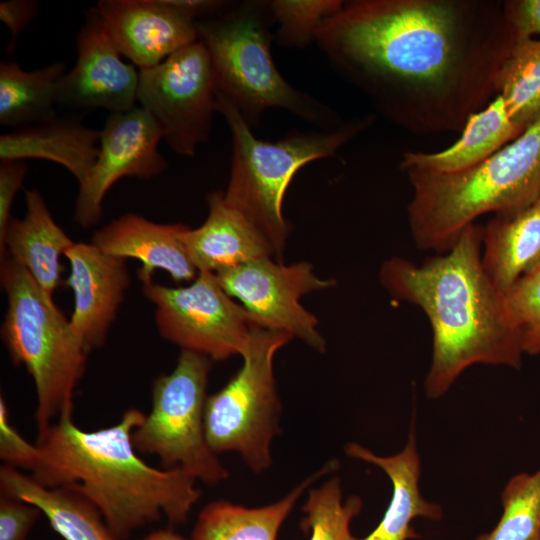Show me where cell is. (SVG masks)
I'll list each match as a JSON object with an SVG mask.
<instances>
[{"instance_id":"obj_1","label":"cell","mask_w":540,"mask_h":540,"mask_svg":"<svg viewBox=\"0 0 540 540\" xmlns=\"http://www.w3.org/2000/svg\"><path fill=\"white\" fill-rule=\"evenodd\" d=\"M333 70L413 134L462 132L514 40L498 0H351L317 31Z\"/></svg>"},{"instance_id":"obj_2","label":"cell","mask_w":540,"mask_h":540,"mask_svg":"<svg viewBox=\"0 0 540 540\" xmlns=\"http://www.w3.org/2000/svg\"><path fill=\"white\" fill-rule=\"evenodd\" d=\"M483 227L467 226L446 254L417 264L402 257L383 262L381 286L394 299L418 306L432 328V357L424 388L443 396L474 364L519 369L522 345L506 307L482 260Z\"/></svg>"},{"instance_id":"obj_3","label":"cell","mask_w":540,"mask_h":540,"mask_svg":"<svg viewBox=\"0 0 540 540\" xmlns=\"http://www.w3.org/2000/svg\"><path fill=\"white\" fill-rule=\"evenodd\" d=\"M145 414L127 409L116 424L86 431L65 416L37 434L39 459L31 477L48 488L69 487L100 511L119 540L165 516L187 520L201 492L181 468L160 470L137 454L133 431Z\"/></svg>"},{"instance_id":"obj_4","label":"cell","mask_w":540,"mask_h":540,"mask_svg":"<svg viewBox=\"0 0 540 540\" xmlns=\"http://www.w3.org/2000/svg\"><path fill=\"white\" fill-rule=\"evenodd\" d=\"M413 194L407 207L416 246L448 251L462 231L490 212L510 214L540 195V118L482 163L436 174L404 171Z\"/></svg>"},{"instance_id":"obj_5","label":"cell","mask_w":540,"mask_h":540,"mask_svg":"<svg viewBox=\"0 0 540 540\" xmlns=\"http://www.w3.org/2000/svg\"><path fill=\"white\" fill-rule=\"evenodd\" d=\"M273 23L269 1L232 4L222 14L196 22L217 92L250 127L271 108L286 110L321 130L340 126L344 121L334 110L296 89L278 71L270 50Z\"/></svg>"},{"instance_id":"obj_6","label":"cell","mask_w":540,"mask_h":540,"mask_svg":"<svg viewBox=\"0 0 540 540\" xmlns=\"http://www.w3.org/2000/svg\"><path fill=\"white\" fill-rule=\"evenodd\" d=\"M216 110L230 128L233 145L224 198L257 227L271 244L276 261L283 263L291 225L282 204L293 176L313 160L335 156L375 116L354 117L329 130H293L276 141H264L253 135L238 109L218 92Z\"/></svg>"},{"instance_id":"obj_7","label":"cell","mask_w":540,"mask_h":540,"mask_svg":"<svg viewBox=\"0 0 540 540\" xmlns=\"http://www.w3.org/2000/svg\"><path fill=\"white\" fill-rule=\"evenodd\" d=\"M0 281L7 297L1 337L11 360L33 379L40 434L60 418L72 416L89 352L54 301L6 253L0 254Z\"/></svg>"},{"instance_id":"obj_8","label":"cell","mask_w":540,"mask_h":540,"mask_svg":"<svg viewBox=\"0 0 540 540\" xmlns=\"http://www.w3.org/2000/svg\"><path fill=\"white\" fill-rule=\"evenodd\" d=\"M292 339L285 332L255 329L240 370L222 389L207 396L204 431L215 454L236 451L254 472L270 466V445L279 431L280 411L273 359Z\"/></svg>"},{"instance_id":"obj_9","label":"cell","mask_w":540,"mask_h":540,"mask_svg":"<svg viewBox=\"0 0 540 540\" xmlns=\"http://www.w3.org/2000/svg\"><path fill=\"white\" fill-rule=\"evenodd\" d=\"M212 359L181 350L169 374L152 388V408L133 431L137 451L156 455L166 469L181 468L210 485L228 472L209 447L204 431L206 388Z\"/></svg>"},{"instance_id":"obj_10","label":"cell","mask_w":540,"mask_h":540,"mask_svg":"<svg viewBox=\"0 0 540 540\" xmlns=\"http://www.w3.org/2000/svg\"><path fill=\"white\" fill-rule=\"evenodd\" d=\"M142 292L155 306V323L163 339L212 360L242 356L254 330L261 328L212 272L199 271L184 287L145 281Z\"/></svg>"},{"instance_id":"obj_11","label":"cell","mask_w":540,"mask_h":540,"mask_svg":"<svg viewBox=\"0 0 540 540\" xmlns=\"http://www.w3.org/2000/svg\"><path fill=\"white\" fill-rule=\"evenodd\" d=\"M137 101L180 156L192 157L209 140L217 88L209 53L198 40L162 63L139 70Z\"/></svg>"},{"instance_id":"obj_12","label":"cell","mask_w":540,"mask_h":540,"mask_svg":"<svg viewBox=\"0 0 540 540\" xmlns=\"http://www.w3.org/2000/svg\"><path fill=\"white\" fill-rule=\"evenodd\" d=\"M215 275L227 294L239 300L261 328L288 333L320 353L326 351V341L317 329L318 319L300 299L335 282L318 277L310 263L284 265L268 257Z\"/></svg>"},{"instance_id":"obj_13","label":"cell","mask_w":540,"mask_h":540,"mask_svg":"<svg viewBox=\"0 0 540 540\" xmlns=\"http://www.w3.org/2000/svg\"><path fill=\"white\" fill-rule=\"evenodd\" d=\"M162 131L141 106L123 113L109 114L99 142L95 163L79 183L74 222L86 229L103 215V200L123 177L150 179L162 174L167 161L158 150Z\"/></svg>"},{"instance_id":"obj_14","label":"cell","mask_w":540,"mask_h":540,"mask_svg":"<svg viewBox=\"0 0 540 540\" xmlns=\"http://www.w3.org/2000/svg\"><path fill=\"white\" fill-rule=\"evenodd\" d=\"M121 56L96 9L89 8L77 33L75 64L58 84V106L109 114L136 107L139 72Z\"/></svg>"},{"instance_id":"obj_15","label":"cell","mask_w":540,"mask_h":540,"mask_svg":"<svg viewBox=\"0 0 540 540\" xmlns=\"http://www.w3.org/2000/svg\"><path fill=\"white\" fill-rule=\"evenodd\" d=\"M94 8L120 54L139 70L199 40L196 22L165 0H100Z\"/></svg>"},{"instance_id":"obj_16","label":"cell","mask_w":540,"mask_h":540,"mask_svg":"<svg viewBox=\"0 0 540 540\" xmlns=\"http://www.w3.org/2000/svg\"><path fill=\"white\" fill-rule=\"evenodd\" d=\"M64 257L66 280L74 295L70 326L85 349L101 347L117 318L130 277L125 258L104 253L92 243H74Z\"/></svg>"},{"instance_id":"obj_17","label":"cell","mask_w":540,"mask_h":540,"mask_svg":"<svg viewBox=\"0 0 540 540\" xmlns=\"http://www.w3.org/2000/svg\"><path fill=\"white\" fill-rule=\"evenodd\" d=\"M187 227L159 224L127 213L96 230L91 243L106 254L139 260L141 282L152 280L155 270L166 271L175 282H187L198 274L181 239Z\"/></svg>"},{"instance_id":"obj_18","label":"cell","mask_w":540,"mask_h":540,"mask_svg":"<svg viewBox=\"0 0 540 540\" xmlns=\"http://www.w3.org/2000/svg\"><path fill=\"white\" fill-rule=\"evenodd\" d=\"M208 216L181 235L186 252L197 271L217 273L240 264L275 257L266 237L239 210L228 204L224 191L206 196Z\"/></svg>"},{"instance_id":"obj_19","label":"cell","mask_w":540,"mask_h":540,"mask_svg":"<svg viewBox=\"0 0 540 540\" xmlns=\"http://www.w3.org/2000/svg\"><path fill=\"white\" fill-rule=\"evenodd\" d=\"M26 212L23 218L12 217L0 254L6 253L34 279L47 298L61 283V257L74 245L55 222L44 198L36 189L25 191Z\"/></svg>"},{"instance_id":"obj_20","label":"cell","mask_w":540,"mask_h":540,"mask_svg":"<svg viewBox=\"0 0 540 540\" xmlns=\"http://www.w3.org/2000/svg\"><path fill=\"white\" fill-rule=\"evenodd\" d=\"M79 116H56L2 134L0 161H51L63 166L81 183L98 156L101 130L86 126Z\"/></svg>"},{"instance_id":"obj_21","label":"cell","mask_w":540,"mask_h":540,"mask_svg":"<svg viewBox=\"0 0 540 540\" xmlns=\"http://www.w3.org/2000/svg\"><path fill=\"white\" fill-rule=\"evenodd\" d=\"M345 452L380 467L393 485L391 501L379 525L365 538L355 540H409L419 536L411 524L416 517L441 519V506L425 500L419 490L421 465L413 429L403 450L395 455L381 457L354 442L346 445Z\"/></svg>"},{"instance_id":"obj_22","label":"cell","mask_w":540,"mask_h":540,"mask_svg":"<svg viewBox=\"0 0 540 540\" xmlns=\"http://www.w3.org/2000/svg\"><path fill=\"white\" fill-rule=\"evenodd\" d=\"M482 260L504 294L540 267V195L522 210L496 214L483 227Z\"/></svg>"},{"instance_id":"obj_23","label":"cell","mask_w":540,"mask_h":540,"mask_svg":"<svg viewBox=\"0 0 540 540\" xmlns=\"http://www.w3.org/2000/svg\"><path fill=\"white\" fill-rule=\"evenodd\" d=\"M524 129L508 116L504 102L495 96L482 110L473 114L460 138L448 148L434 153L406 152L400 167L444 174L472 168L516 139Z\"/></svg>"},{"instance_id":"obj_24","label":"cell","mask_w":540,"mask_h":540,"mask_svg":"<svg viewBox=\"0 0 540 540\" xmlns=\"http://www.w3.org/2000/svg\"><path fill=\"white\" fill-rule=\"evenodd\" d=\"M1 492L38 507L65 540H119L98 508L69 487L48 488L10 466L0 468Z\"/></svg>"},{"instance_id":"obj_25","label":"cell","mask_w":540,"mask_h":540,"mask_svg":"<svg viewBox=\"0 0 540 540\" xmlns=\"http://www.w3.org/2000/svg\"><path fill=\"white\" fill-rule=\"evenodd\" d=\"M331 461L305 479L281 500L260 508H246L227 501L208 504L199 514L191 540H276L278 530L304 490L333 471Z\"/></svg>"},{"instance_id":"obj_26","label":"cell","mask_w":540,"mask_h":540,"mask_svg":"<svg viewBox=\"0 0 540 540\" xmlns=\"http://www.w3.org/2000/svg\"><path fill=\"white\" fill-rule=\"evenodd\" d=\"M63 62L25 71L15 61L0 62V124L16 128L57 116L58 84Z\"/></svg>"},{"instance_id":"obj_27","label":"cell","mask_w":540,"mask_h":540,"mask_svg":"<svg viewBox=\"0 0 540 540\" xmlns=\"http://www.w3.org/2000/svg\"><path fill=\"white\" fill-rule=\"evenodd\" d=\"M495 96L522 129L540 118V39L513 43L494 82Z\"/></svg>"},{"instance_id":"obj_28","label":"cell","mask_w":540,"mask_h":540,"mask_svg":"<svg viewBox=\"0 0 540 540\" xmlns=\"http://www.w3.org/2000/svg\"><path fill=\"white\" fill-rule=\"evenodd\" d=\"M502 515L476 540H540V468L513 476L501 493Z\"/></svg>"},{"instance_id":"obj_29","label":"cell","mask_w":540,"mask_h":540,"mask_svg":"<svg viewBox=\"0 0 540 540\" xmlns=\"http://www.w3.org/2000/svg\"><path fill=\"white\" fill-rule=\"evenodd\" d=\"M361 507L362 501L357 496L342 502L340 480L334 477L320 488L310 490L303 526L311 529L310 540H355L349 526Z\"/></svg>"},{"instance_id":"obj_30","label":"cell","mask_w":540,"mask_h":540,"mask_svg":"<svg viewBox=\"0 0 540 540\" xmlns=\"http://www.w3.org/2000/svg\"><path fill=\"white\" fill-rule=\"evenodd\" d=\"M340 0H274L269 7L279 25L276 41L282 47L302 48L316 38L323 23L341 10Z\"/></svg>"},{"instance_id":"obj_31","label":"cell","mask_w":540,"mask_h":540,"mask_svg":"<svg viewBox=\"0 0 540 540\" xmlns=\"http://www.w3.org/2000/svg\"><path fill=\"white\" fill-rule=\"evenodd\" d=\"M505 301L523 353L540 354V267L520 279L505 294Z\"/></svg>"},{"instance_id":"obj_32","label":"cell","mask_w":540,"mask_h":540,"mask_svg":"<svg viewBox=\"0 0 540 540\" xmlns=\"http://www.w3.org/2000/svg\"><path fill=\"white\" fill-rule=\"evenodd\" d=\"M7 404L0 398V458L4 465L33 471L38 463L39 449L24 439L11 424Z\"/></svg>"},{"instance_id":"obj_33","label":"cell","mask_w":540,"mask_h":540,"mask_svg":"<svg viewBox=\"0 0 540 540\" xmlns=\"http://www.w3.org/2000/svg\"><path fill=\"white\" fill-rule=\"evenodd\" d=\"M41 514L38 507L1 492L0 540H26Z\"/></svg>"},{"instance_id":"obj_34","label":"cell","mask_w":540,"mask_h":540,"mask_svg":"<svg viewBox=\"0 0 540 540\" xmlns=\"http://www.w3.org/2000/svg\"><path fill=\"white\" fill-rule=\"evenodd\" d=\"M502 9L514 42L540 39V0H504Z\"/></svg>"},{"instance_id":"obj_35","label":"cell","mask_w":540,"mask_h":540,"mask_svg":"<svg viewBox=\"0 0 540 540\" xmlns=\"http://www.w3.org/2000/svg\"><path fill=\"white\" fill-rule=\"evenodd\" d=\"M28 165L23 160L0 162V242L4 239L7 226L12 218L11 209L15 196L22 188Z\"/></svg>"},{"instance_id":"obj_36","label":"cell","mask_w":540,"mask_h":540,"mask_svg":"<svg viewBox=\"0 0 540 540\" xmlns=\"http://www.w3.org/2000/svg\"><path fill=\"white\" fill-rule=\"evenodd\" d=\"M39 6L32 0H7L0 2V20L10 31L8 53L14 51L19 33L37 16Z\"/></svg>"},{"instance_id":"obj_37","label":"cell","mask_w":540,"mask_h":540,"mask_svg":"<svg viewBox=\"0 0 540 540\" xmlns=\"http://www.w3.org/2000/svg\"><path fill=\"white\" fill-rule=\"evenodd\" d=\"M165 2L195 22L218 16L232 5V2L220 0H165Z\"/></svg>"},{"instance_id":"obj_38","label":"cell","mask_w":540,"mask_h":540,"mask_svg":"<svg viewBox=\"0 0 540 540\" xmlns=\"http://www.w3.org/2000/svg\"><path fill=\"white\" fill-rule=\"evenodd\" d=\"M143 540H189L170 529L157 530L150 533Z\"/></svg>"}]
</instances>
